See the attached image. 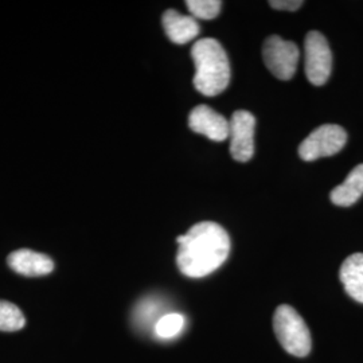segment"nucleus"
Wrapping results in <instances>:
<instances>
[{
  "label": "nucleus",
  "mask_w": 363,
  "mask_h": 363,
  "mask_svg": "<svg viewBox=\"0 0 363 363\" xmlns=\"http://www.w3.org/2000/svg\"><path fill=\"white\" fill-rule=\"evenodd\" d=\"M262 57L274 77L288 81L296 73L300 50L296 43L272 35L264 42Z\"/></svg>",
  "instance_id": "obj_5"
},
{
  "label": "nucleus",
  "mask_w": 363,
  "mask_h": 363,
  "mask_svg": "<svg viewBox=\"0 0 363 363\" xmlns=\"http://www.w3.org/2000/svg\"><path fill=\"white\" fill-rule=\"evenodd\" d=\"M189 125L195 133H201L214 142L229 138V121L208 105H198L189 116Z\"/></svg>",
  "instance_id": "obj_8"
},
{
  "label": "nucleus",
  "mask_w": 363,
  "mask_h": 363,
  "mask_svg": "<svg viewBox=\"0 0 363 363\" xmlns=\"http://www.w3.org/2000/svg\"><path fill=\"white\" fill-rule=\"evenodd\" d=\"M363 195V164L354 167L342 184L331 191V202L340 208H349Z\"/></svg>",
  "instance_id": "obj_12"
},
{
  "label": "nucleus",
  "mask_w": 363,
  "mask_h": 363,
  "mask_svg": "<svg viewBox=\"0 0 363 363\" xmlns=\"http://www.w3.org/2000/svg\"><path fill=\"white\" fill-rule=\"evenodd\" d=\"M347 142V133L337 124H323L312 130L298 147V155L312 162L319 157H327L337 154Z\"/></svg>",
  "instance_id": "obj_4"
},
{
  "label": "nucleus",
  "mask_w": 363,
  "mask_h": 363,
  "mask_svg": "<svg viewBox=\"0 0 363 363\" xmlns=\"http://www.w3.org/2000/svg\"><path fill=\"white\" fill-rule=\"evenodd\" d=\"M273 328L283 349L298 358L307 357L312 347L311 334L304 319L291 306L277 307L273 315Z\"/></svg>",
  "instance_id": "obj_3"
},
{
  "label": "nucleus",
  "mask_w": 363,
  "mask_h": 363,
  "mask_svg": "<svg viewBox=\"0 0 363 363\" xmlns=\"http://www.w3.org/2000/svg\"><path fill=\"white\" fill-rule=\"evenodd\" d=\"M162 308V303L155 298H145L140 301L135 311V319L140 325H150L157 312Z\"/></svg>",
  "instance_id": "obj_16"
},
{
  "label": "nucleus",
  "mask_w": 363,
  "mask_h": 363,
  "mask_svg": "<svg viewBox=\"0 0 363 363\" xmlns=\"http://www.w3.org/2000/svg\"><path fill=\"white\" fill-rule=\"evenodd\" d=\"M178 268L184 276L199 279L217 271L230 253V237L216 222L203 220L177 238Z\"/></svg>",
  "instance_id": "obj_1"
},
{
  "label": "nucleus",
  "mask_w": 363,
  "mask_h": 363,
  "mask_svg": "<svg viewBox=\"0 0 363 363\" xmlns=\"http://www.w3.org/2000/svg\"><path fill=\"white\" fill-rule=\"evenodd\" d=\"M186 6L195 19H214L220 11V0H187Z\"/></svg>",
  "instance_id": "obj_15"
},
{
  "label": "nucleus",
  "mask_w": 363,
  "mask_h": 363,
  "mask_svg": "<svg viewBox=\"0 0 363 363\" xmlns=\"http://www.w3.org/2000/svg\"><path fill=\"white\" fill-rule=\"evenodd\" d=\"M194 61V86L208 97L225 91L230 81V65L225 49L214 38L198 39L191 49Z\"/></svg>",
  "instance_id": "obj_2"
},
{
  "label": "nucleus",
  "mask_w": 363,
  "mask_h": 363,
  "mask_svg": "<svg viewBox=\"0 0 363 363\" xmlns=\"http://www.w3.org/2000/svg\"><path fill=\"white\" fill-rule=\"evenodd\" d=\"M256 118L247 111H235L229 121L230 154L237 162H247L255 154Z\"/></svg>",
  "instance_id": "obj_7"
},
{
  "label": "nucleus",
  "mask_w": 363,
  "mask_h": 363,
  "mask_svg": "<svg viewBox=\"0 0 363 363\" xmlns=\"http://www.w3.org/2000/svg\"><path fill=\"white\" fill-rule=\"evenodd\" d=\"M186 325V318L181 315V313H175V312H169L163 315L155 327H154V331H155L156 337H160V339H171V337H175Z\"/></svg>",
  "instance_id": "obj_14"
},
{
  "label": "nucleus",
  "mask_w": 363,
  "mask_h": 363,
  "mask_svg": "<svg viewBox=\"0 0 363 363\" xmlns=\"http://www.w3.org/2000/svg\"><path fill=\"white\" fill-rule=\"evenodd\" d=\"M162 23L169 40L177 45H184L196 38L199 23L189 15H182L175 10H167L162 16Z\"/></svg>",
  "instance_id": "obj_10"
},
{
  "label": "nucleus",
  "mask_w": 363,
  "mask_h": 363,
  "mask_svg": "<svg viewBox=\"0 0 363 363\" xmlns=\"http://www.w3.org/2000/svg\"><path fill=\"white\" fill-rule=\"evenodd\" d=\"M7 262L13 272L27 277L46 276L54 271V262L50 257L30 249L15 250L9 256Z\"/></svg>",
  "instance_id": "obj_9"
},
{
  "label": "nucleus",
  "mask_w": 363,
  "mask_h": 363,
  "mask_svg": "<svg viewBox=\"0 0 363 363\" xmlns=\"http://www.w3.org/2000/svg\"><path fill=\"white\" fill-rule=\"evenodd\" d=\"M339 277L349 296L363 304V253H354L345 259Z\"/></svg>",
  "instance_id": "obj_11"
},
{
  "label": "nucleus",
  "mask_w": 363,
  "mask_h": 363,
  "mask_svg": "<svg viewBox=\"0 0 363 363\" xmlns=\"http://www.w3.org/2000/svg\"><path fill=\"white\" fill-rule=\"evenodd\" d=\"M303 1L300 0H272L269 1V6L276 9V10H283V11H295L301 7Z\"/></svg>",
  "instance_id": "obj_17"
},
{
  "label": "nucleus",
  "mask_w": 363,
  "mask_h": 363,
  "mask_svg": "<svg viewBox=\"0 0 363 363\" xmlns=\"http://www.w3.org/2000/svg\"><path fill=\"white\" fill-rule=\"evenodd\" d=\"M306 74L312 85H325L333 70V54L323 34L311 31L304 40Z\"/></svg>",
  "instance_id": "obj_6"
},
{
  "label": "nucleus",
  "mask_w": 363,
  "mask_h": 363,
  "mask_svg": "<svg viewBox=\"0 0 363 363\" xmlns=\"http://www.w3.org/2000/svg\"><path fill=\"white\" fill-rule=\"evenodd\" d=\"M26 325L22 311L10 301L0 300V331H18Z\"/></svg>",
  "instance_id": "obj_13"
}]
</instances>
